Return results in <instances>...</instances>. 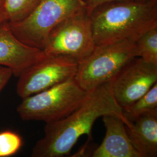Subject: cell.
Segmentation results:
<instances>
[{"mask_svg":"<svg viewBox=\"0 0 157 157\" xmlns=\"http://www.w3.org/2000/svg\"><path fill=\"white\" fill-rule=\"evenodd\" d=\"M136 1H139V2H145L147 1H148V0H135Z\"/></svg>","mask_w":157,"mask_h":157,"instance_id":"obj_19","label":"cell"},{"mask_svg":"<svg viewBox=\"0 0 157 157\" xmlns=\"http://www.w3.org/2000/svg\"><path fill=\"white\" fill-rule=\"evenodd\" d=\"M22 144V139L17 133L10 130L0 132V157H10L15 154Z\"/></svg>","mask_w":157,"mask_h":157,"instance_id":"obj_15","label":"cell"},{"mask_svg":"<svg viewBox=\"0 0 157 157\" xmlns=\"http://www.w3.org/2000/svg\"><path fill=\"white\" fill-rule=\"evenodd\" d=\"M157 83V65L135 57L109 82L112 94L124 111Z\"/></svg>","mask_w":157,"mask_h":157,"instance_id":"obj_8","label":"cell"},{"mask_svg":"<svg viewBox=\"0 0 157 157\" xmlns=\"http://www.w3.org/2000/svg\"><path fill=\"white\" fill-rule=\"evenodd\" d=\"M125 126L129 139L141 157H157V109L141 115Z\"/></svg>","mask_w":157,"mask_h":157,"instance_id":"obj_11","label":"cell"},{"mask_svg":"<svg viewBox=\"0 0 157 157\" xmlns=\"http://www.w3.org/2000/svg\"><path fill=\"white\" fill-rule=\"evenodd\" d=\"M132 0H84L86 4V9L87 13L91 14L100 6L108 3L115 2H126Z\"/></svg>","mask_w":157,"mask_h":157,"instance_id":"obj_16","label":"cell"},{"mask_svg":"<svg viewBox=\"0 0 157 157\" xmlns=\"http://www.w3.org/2000/svg\"><path fill=\"white\" fill-rule=\"evenodd\" d=\"M155 109H157V83L123 112L125 118L132 122L141 115Z\"/></svg>","mask_w":157,"mask_h":157,"instance_id":"obj_12","label":"cell"},{"mask_svg":"<svg viewBox=\"0 0 157 157\" xmlns=\"http://www.w3.org/2000/svg\"><path fill=\"white\" fill-rule=\"evenodd\" d=\"M12 75H13L11 69L0 66V93L9 82Z\"/></svg>","mask_w":157,"mask_h":157,"instance_id":"obj_17","label":"cell"},{"mask_svg":"<svg viewBox=\"0 0 157 157\" xmlns=\"http://www.w3.org/2000/svg\"><path fill=\"white\" fill-rule=\"evenodd\" d=\"M136 57L135 42L122 40L96 45L90 54L78 62L74 79L87 92L109 83L124 66Z\"/></svg>","mask_w":157,"mask_h":157,"instance_id":"obj_5","label":"cell"},{"mask_svg":"<svg viewBox=\"0 0 157 157\" xmlns=\"http://www.w3.org/2000/svg\"><path fill=\"white\" fill-rule=\"evenodd\" d=\"M90 17L95 45L135 42L157 28V0L108 3L97 8Z\"/></svg>","mask_w":157,"mask_h":157,"instance_id":"obj_2","label":"cell"},{"mask_svg":"<svg viewBox=\"0 0 157 157\" xmlns=\"http://www.w3.org/2000/svg\"><path fill=\"white\" fill-rule=\"evenodd\" d=\"M89 92L70 79L25 98L17 108L23 121L47 123L67 117L83 102Z\"/></svg>","mask_w":157,"mask_h":157,"instance_id":"obj_3","label":"cell"},{"mask_svg":"<svg viewBox=\"0 0 157 157\" xmlns=\"http://www.w3.org/2000/svg\"><path fill=\"white\" fill-rule=\"evenodd\" d=\"M8 21L10 23L23 20L33 11L41 0H4Z\"/></svg>","mask_w":157,"mask_h":157,"instance_id":"obj_14","label":"cell"},{"mask_svg":"<svg viewBox=\"0 0 157 157\" xmlns=\"http://www.w3.org/2000/svg\"><path fill=\"white\" fill-rule=\"evenodd\" d=\"M6 21H8L5 6V1L0 0V24Z\"/></svg>","mask_w":157,"mask_h":157,"instance_id":"obj_18","label":"cell"},{"mask_svg":"<svg viewBox=\"0 0 157 157\" xmlns=\"http://www.w3.org/2000/svg\"><path fill=\"white\" fill-rule=\"evenodd\" d=\"M84 8V0H41L23 20L8 22L17 39L30 47L43 51L51 30Z\"/></svg>","mask_w":157,"mask_h":157,"instance_id":"obj_4","label":"cell"},{"mask_svg":"<svg viewBox=\"0 0 157 157\" xmlns=\"http://www.w3.org/2000/svg\"><path fill=\"white\" fill-rule=\"evenodd\" d=\"M107 115L121 118L126 126L130 123L115 100L109 83L89 92L82 104L67 117L47 123L44 136L34 146L31 156L69 155L78 139L85 135L90 139L96 120Z\"/></svg>","mask_w":157,"mask_h":157,"instance_id":"obj_1","label":"cell"},{"mask_svg":"<svg viewBox=\"0 0 157 157\" xmlns=\"http://www.w3.org/2000/svg\"><path fill=\"white\" fill-rule=\"evenodd\" d=\"M136 57L157 65V28L143 34L135 41Z\"/></svg>","mask_w":157,"mask_h":157,"instance_id":"obj_13","label":"cell"},{"mask_svg":"<svg viewBox=\"0 0 157 157\" xmlns=\"http://www.w3.org/2000/svg\"><path fill=\"white\" fill-rule=\"evenodd\" d=\"M45 56L43 51L30 47L17 39L8 21L0 24V66L11 69L13 75L19 77Z\"/></svg>","mask_w":157,"mask_h":157,"instance_id":"obj_9","label":"cell"},{"mask_svg":"<svg viewBox=\"0 0 157 157\" xmlns=\"http://www.w3.org/2000/svg\"><path fill=\"white\" fill-rule=\"evenodd\" d=\"M102 118L106 129L105 136L92 157H141L129 139L124 121L110 115Z\"/></svg>","mask_w":157,"mask_h":157,"instance_id":"obj_10","label":"cell"},{"mask_svg":"<svg viewBox=\"0 0 157 157\" xmlns=\"http://www.w3.org/2000/svg\"><path fill=\"white\" fill-rule=\"evenodd\" d=\"M78 64L76 59L69 56L45 55L19 76L17 94L23 99L73 79Z\"/></svg>","mask_w":157,"mask_h":157,"instance_id":"obj_7","label":"cell"},{"mask_svg":"<svg viewBox=\"0 0 157 157\" xmlns=\"http://www.w3.org/2000/svg\"><path fill=\"white\" fill-rule=\"evenodd\" d=\"M95 46L91 17L84 8L51 30L43 51L46 56H69L78 62Z\"/></svg>","mask_w":157,"mask_h":157,"instance_id":"obj_6","label":"cell"}]
</instances>
